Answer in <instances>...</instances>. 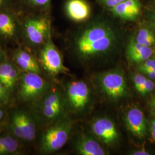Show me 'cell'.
<instances>
[{"label": "cell", "mask_w": 155, "mask_h": 155, "mask_svg": "<svg viewBox=\"0 0 155 155\" xmlns=\"http://www.w3.org/2000/svg\"><path fill=\"white\" fill-rule=\"evenodd\" d=\"M116 35L104 24H98L86 29L78 39L76 45L79 55L89 58L110 50L116 41Z\"/></svg>", "instance_id": "6da1fadb"}, {"label": "cell", "mask_w": 155, "mask_h": 155, "mask_svg": "<svg viewBox=\"0 0 155 155\" xmlns=\"http://www.w3.org/2000/svg\"><path fill=\"white\" fill-rule=\"evenodd\" d=\"M72 128L70 121L59 122L49 127L43 134L40 149L43 153H52L61 149L67 143Z\"/></svg>", "instance_id": "7a4b0ae2"}, {"label": "cell", "mask_w": 155, "mask_h": 155, "mask_svg": "<svg viewBox=\"0 0 155 155\" xmlns=\"http://www.w3.org/2000/svg\"><path fill=\"white\" fill-rule=\"evenodd\" d=\"M48 83L39 74L25 72L20 78L18 95L25 102L38 100L47 91Z\"/></svg>", "instance_id": "3957f363"}, {"label": "cell", "mask_w": 155, "mask_h": 155, "mask_svg": "<svg viewBox=\"0 0 155 155\" xmlns=\"http://www.w3.org/2000/svg\"><path fill=\"white\" fill-rule=\"evenodd\" d=\"M23 32L29 44L44 45L51 35L50 21L45 17H28L24 22Z\"/></svg>", "instance_id": "277c9868"}, {"label": "cell", "mask_w": 155, "mask_h": 155, "mask_svg": "<svg viewBox=\"0 0 155 155\" xmlns=\"http://www.w3.org/2000/svg\"><path fill=\"white\" fill-rule=\"evenodd\" d=\"M40 62L45 71L52 75L66 74L69 71L63 64L61 54L54 44L51 35L41 51Z\"/></svg>", "instance_id": "5b68a950"}, {"label": "cell", "mask_w": 155, "mask_h": 155, "mask_svg": "<svg viewBox=\"0 0 155 155\" xmlns=\"http://www.w3.org/2000/svg\"><path fill=\"white\" fill-rule=\"evenodd\" d=\"M10 128L16 138L25 141H33L36 136V125L31 117L24 111L17 110L12 114Z\"/></svg>", "instance_id": "8992f818"}, {"label": "cell", "mask_w": 155, "mask_h": 155, "mask_svg": "<svg viewBox=\"0 0 155 155\" xmlns=\"http://www.w3.org/2000/svg\"><path fill=\"white\" fill-rule=\"evenodd\" d=\"M103 92L114 100H118L127 94V87L122 72L113 70L102 74L99 79Z\"/></svg>", "instance_id": "52a82bcc"}, {"label": "cell", "mask_w": 155, "mask_h": 155, "mask_svg": "<svg viewBox=\"0 0 155 155\" xmlns=\"http://www.w3.org/2000/svg\"><path fill=\"white\" fill-rule=\"evenodd\" d=\"M67 95L68 103L72 109L82 110L89 102V87L84 82L74 81L69 83L67 87Z\"/></svg>", "instance_id": "ba28073f"}, {"label": "cell", "mask_w": 155, "mask_h": 155, "mask_svg": "<svg viewBox=\"0 0 155 155\" xmlns=\"http://www.w3.org/2000/svg\"><path fill=\"white\" fill-rule=\"evenodd\" d=\"M91 130L94 135L107 145L114 143L118 138V133L114 122L108 118H98L93 122Z\"/></svg>", "instance_id": "9c48e42d"}, {"label": "cell", "mask_w": 155, "mask_h": 155, "mask_svg": "<svg viewBox=\"0 0 155 155\" xmlns=\"http://www.w3.org/2000/svg\"><path fill=\"white\" fill-rule=\"evenodd\" d=\"M125 124L128 130L134 136L143 139L147 134V127L144 113L140 109L134 107L127 111Z\"/></svg>", "instance_id": "30bf717a"}, {"label": "cell", "mask_w": 155, "mask_h": 155, "mask_svg": "<svg viewBox=\"0 0 155 155\" xmlns=\"http://www.w3.org/2000/svg\"><path fill=\"white\" fill-rule=\"evenodd\" d=\"M41 112L49 120L59 118L63 111V100L61 92L55 91L47 95L42 102Z\"/></svg>", "instance_id": "8fae6325"}, {"label": "cell", "mask_w": 155, "mask_h": 155, "mask_svg": "<svg viewBox=\"0 0 155 155\" xmlns=\"http://www.w3.org/2000/svg\"><path fill=\"white\" fill-rule=\"evenodd\" d=\"M16 17L11 12L0 10V37L7 40L14 39L18 33Z\"/></svg>", "instance_id": "7c38bea8"}, {"label": "cell", "mask_w": 155, "mask_h": 155, "mask_svg": "<svg viewBox=\"0 0 155 155\" xmlns=\"http://www.w3.org/2000/svg\"><path fill=\"white\" fill-rule=\"evenodd\" d=\"M155 51L150 47L144 46L137 43L135 39H132L127 45V55L129 61L141 64L150 58Z\"/></svg>", "instance_id": "4fadbf2b"}, {"label": "cell", "mask_w": 155, "mask_h": 155, "mask_svg": "<svg viewBox=\"0 0 155 155\" xmlns=\"http://www.w3.org/2000/svg\"><path fill=\"white\" fill-rule=\"evenodd\" d=\"M66 11L70 19L81 22L89 18L90 8L84 0H68L66 4Z\"/></svg>", "instance_id": "5bb4252c"}, {"label": "cell", "mask_w": 155, "mask_h": 155, "mask_svg": "<svg viewBox=\"0 0 155 155\" xmlns=\"http://www.w3.org/2000/svg\"><path fill=\"white\" fill-rule=\"evenodd\" d=\"M75 148L82 155H105L107 153L95 140L90 136L82 135L78 139Z\"/></svg>", "instance_id": "9a60e30c"}, {"label": "cell", "mask_w": 155, "mask_h": 155, "mask_svg": "<svg viewBox=\"0 0 155 155\" xmlns=\"http://www.w3.org/2000/svg\"><path fill=\"white\" fill-rule=\"evenodd\" d=\"M19 79V72L16 67L9 61L0 64V82L11 91Z\"/></svg>", "instance_id": "2e32d148"}, {"label": "cell", "mask_w": 155, "mask_h": 155, "mask_svg": "<svg viewBox=\"0 0 155 155\" xmlns=\"http://www.w3.org/2000/svg\"><path fill=\"white\" fill-rule=\"evenodd\" d=\"M14 61L17 65L25 72L39 74L40 68L35 58L28 52L24 50H17L14 54Z\"/></svg>", "instance_id": "e0dca14e"}, {"label": "cell", "mask_w": 155, "mask_h": 155, "mask_svg": "<svg viewBox=\"0 0 155 155\" xmlns=\"http://www.w3.org/2000/svg\"><path fill=\"white\" fill-rule=\"evenodd\" d=\"M111 11L114 16L121 19L134 21L139 16L141 8L129 6L124 1L111 8Z\"/></svg>", "instance_id": "ac0fdd59"}, {"label": "cell", "mask_w": 155, "mask_h": 155, "mask_svg": "<svg viewBox=\"0 0 155 155\" xmlns=\"http://www.w3.org/2000/svg\"><path fill=\"white\" fill-rule=\"evenodd\" d=\"M19 148L18 143L10 136H0V155H13Z\"/></svg>", "instance_id": "d6986e66"}, {"label": "cell", "mask_w": 155, "mask_h": 155, "mask_svg": "<svg viewBox=\"0 0 155 155\" xmlns=\"http://www.w3.org/2000/svg\"><path fill=\"white\" fill-rule=\"evenodd\" d=\"M136 41L144 46L151 47L155 45V35L149 28H141L136 37Z\"/></svg>", "instance_id": "ffe728a7"}, {"label": "cell", "mask_w": 155, "mask_h": 155, "mask_svg": "<svg viewBox=\"0 0 155 155\" xmlns=\"http://www.w3.org/2000/svg\"><path fill=\"white\" fill-rule=\"evenodd\" d=\"M155 83L152 80L149 79H147L145 82L137 91L141 95L144 96L146 94L150 93V91H153L155 89Z\"/></svg>", "instance_id": "44dd1931"}, {"label": "cell", "mask_w": 155, "mask_h": 155, "mask_svg": "<svg viewBox=\"0 0 155 155\" xmlns=\"http://www.w3.org/2000/svg\"><path fill=\"white\" fill-rule=\"evenodd\" d=\"M9 90L5 86L0 82V102L7 104L9 100Z\"/></svg>", "instance_id": "7402d4cb"}, {"label": "cell", "mask_w": 155, "mask_h": 155, "mask_svg": "<svg viewBox=\"0 0 155 155\" xmlns=\"http://www.w3.org/2000/svg\"><path fill=\"white\" fill-rule=\"evenodd\" d=\"M147 78L143 74H136L133 77V82L134 83V87L137 91L140 89L144 84L147 80Z\"/></svg>", "instance_id": "603a6c76"}, {"label": "cell", "mask_w": 155, "mask_h": 155, "mask_svg": "<svg viewBox=\"0 0 155 155\" xmlns=\"http://www.w3.org/2000/svg\"><path fill=\"white\" fill-rule=\"evenodd\" d=\"M51 0H25L29 5L35 8H42L48 5Z\"/></svg>", "instance_id": "cb8c5ba5"}, {"label": "cell", "mask_w": 155, "mask_h": 155, "mask_svg": "<svg viewBox=\"0 0 155 155\" xmlns=\"http://www.w3.org/2000/svg\"><path fill=\"white\" fill-rule=\"evenodd\" d=\"M143 68L152 69L155 71V59H148L141 63L139 67V70Z\"/></svg>", "instance_id": "d4e9b609"}, {"label": "cell", "mask_w": 155, "mask_h": 155, "mask_svg": "<svg viewBox=\"0 0 155 155\" xmlns=\"http://www.w3.org/2000/svg\"><path fill=\"white\" fill-rule=\"evenodd\" d=\"M101 4L103 5L106 6L108 8H110V9L114 8L118 4V3L117 2L116 0H98Z\"/></svg>", "instance_id": "484cf974"}, {"label": "cell", "mask_w": 155, "mask_h": 155, "mask_svg": "<svg viewBox=\"0 0 155 155\" xmlns=\"http://www.w3.org/2000/svg\"><path fill=\"white\" fill-rule=\"evenodd\" d=\"M139 70V71L147 75L150 79H155V71L153 70L148 69V68H143V69H140Z\"/></svg>", "instance_id": "4316f807"}, {"label": "cell", "mask_w": 155, "mask_h": 155, "mask_svg": "<svg viewBox=\"0 0 155 155\" xmlns=\"http://www.w3.org/2000/svg\"><path fill=\"white\" fill-rule=\"evenodd\" d=\"M149 23L150 28H152L155 32V9L150 13Z\"/></svg>", "instance_id": "83f0119b"}, {"label": "cell", "mask_w": 155, "mask_h": 155, "mask_svg": "<svg viewBox=\"0 0 155 155\" xmlns=\"http://www.w3.org/2000/svg\"><path fill=\"white\" fill-rule=\"evenodd\" d=\"M132 155H150V153L146 151L145 150H137L136 151H134L133 152Z\"/></svg>", "instance_id": "f1b7e54d"}, {"label": "cell", "mask_w": 155, "mask_h": 155, "mask_svg": "<svg viewBox=\"0 0 155 155\" xmlns=\"http://www.w3.org/2000/svg\"><path fill=\"white\" fill-rule=\"evenodd\" d=\"M150 106L151 109L155 110V94L150 100Z\"/></svg>", "instance_id": "f546056e"}, {"label": "cell", "mask_w": 155, "mask_h": 155, "mask_svg": "<svg viewBox=\"0 0 155 155\" xmlns=\"http://www.w3.org/2000/svg\"><path fill=\"white\" fill-rule=\"evenodd\" d=\"M9 1L10 0H0V10L2 9V8L5 6Z\"/></svg>", "instance_id": "4dcf8cb0"}, {"label": "cell", "mask_w": 155, "mask_h": 155, "mask_svg": "<svg viewBox=\"0 0 155 155\" xmlns=\"http://www.w3.org/2000/svg\"><path fill=\"white\" fill-rule=\"evenodd\" d=\"M150 129L154 130L155 131V120H152L150 123Z\"/></svg>", "instance_id": "1f68e13d"}, {"label": "cell", "mask_w": 155, "mask_h": 155, "mask_svg": "<svg viewBox=\"0 0 155 155\" xmlns=\"http://www.w3.org/2000/svg\"><path fill=\"white\" fill-rule=\"evenodd\" d=\"M4 111L0 109V121H1V120L2 119V118H3V117H4Z\"/></svg>", "instance_id": "d6a6232c"}, {"label": "cell", "mask_w": 155, "mask_h": 155, "mask_svg": "<svg viewBox=\"0 0 155 155\" xmlns=\"http://www.w3.org/2000/svg\"><path fill=\"white\" fill-rule=\"evenodd\" d=\"M117 2L118 3V4H120V3H121V2H124V1H125V0H116Z\"/></svg>", "instance_id": "836d02e7"}]
</instances>
